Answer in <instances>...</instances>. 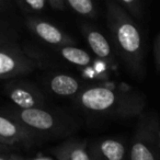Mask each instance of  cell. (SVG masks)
Segmentation results:
<instances>
[{
    "label": "cell",
    "mask_w": 160,
    "mask_h": 160,
    "mask_svg": "<svg viewBox=\"0 0 160 160\" xmlns=\"http://www.w3.org/2000/svg\"><path fill=\"white\" fill-rule=\"evenodd\" d=\"M10 160H25V159H23L22 157H18V156H12L10 158Z\"/></svg>",
    "instance_id": "cell-23"
},
{
    "label": "cell",
    "mask_w": 160,
    "mask_h": 160,
    "mask_svg": "<svg viewBox=\"0 0 160 160\" xmlns=\"http://www.w3.org/2000/svg\"><path fill=\"white\" fill-rule=\"evenodd\" d=\"M3 5V2H2V1H0V6H2Z\"/></svg>",
    "instance_id": "cell-25"
},
{
    "label": "cell",
    "mask_w": 160,
    "mask_h": 160,
    "mask_svg": "<svg viewBox=\"0 0 160 160\" xmlns=\"http://www.w3.org/2000/svg\"><path fill=\"white\" fill-rule=\"evenodd\" d=\"M128 160H160V118L156 113L144 112L138 118Z\"/></svg>",
    "instance_id": "cell-4"
},
{
    "label": "cell",
    "mask_w": 160,
    "mask_h": 160,
    "mask_svg": "<svg viewBox=\"0 0 160 160\" xmlns=\"http://www.w3.org/2000/svg\"><path fill=\"white\" fill-rule=\"evenodd\" d=\"M27 25L38 38L47 44L58 47L72 46V44H75V41L65 32L42 19L31 17L27 20Z\"/></svg>",
    "instance_id": "cell-8"
},
{
    "label": "cell",
    "mask_w": 160,
    "mask_h": 160,
    "mask_svg": "<svg viewBox=\"0 0 160 160\" xmlns=\"http://www.w3.org/2000/svg\"><path fill=\"white\" fill-rule=\"evenodd\" d=\"M67 6L76 13L83 17H93L96 7L91 0H66Z\"/></svg>",
    "instance_id": "cell-14"
},
{
    "label": "cell",
    "mask_w": 160,
    "mask_h": 160,
    "mask_svg": "<svg viewBox=\"0 0 160 160\" xmlns=\"http://www.w3.org/2000/svg\"><path fill=\"white\" fill-rule=\"evenodd\" d=\"M0 160H10L9 157H6L3 155H0Z\"/></svg>",
    "instance_id": "cell-24"
},
{
    "label": "cell",
    "mask_w": 160,
    "mask_h": 160,
    "mask_svg": "<svg viewBox=\"0 0 160 160\" xmlns=\"http://www.w3.org/2000/svg\"><path fill=\"white\" fill-rule=\"evenodd\" d=\"M6 116L20 123L23 127L35 134L38 138L66 136L71 133L73 122L60 114L47 111L44 108L20 110L17 108L7 110Z\"/></svg>",
    "instance_id": "cell-3"
},
{
    "label": "cell",
    "mask_w": 160,
    "mask_h": 160,
    "mask_svg": "<svg viewBox=\"0 0 160 160\" xmlns=\"http://www.w3.org/2000/svg\"><path fill=\"white\" fill-rule=\"evenodd\" d=\"M49 89L59 97H72L81 92V83L72 76L58 73L49 79Z\"/></svg>",
    "instance_id": "cell-12"
},
{
    "label": "cell",
    "mask_w": 160,
    "mask_h": 160,
    "mask_svg": "<svg viewBox=\"0 0 160 160\" xmlns=\"http://www.w3.org/2000/svg\"><path fill=\"white\" fill-rule=\"evenodd\" d=\"M0 138L13 145L18 142H33L40 139L35 134L8 116L0 115Z\"/></svg>",
    "instance_id": "cell-9"
},
{
    "label": "cell",
    "mask_w": 160,
    "mask_h": 160,
    "mask_svg": "<svg viewBox=\"0 0 160 160\" xmlns=\"http://www.w3.org/2000/svg\"><path fill=\"white\" fill-rule=\"evenodd\" d=\"M6 93L17 109L30 110L44 107V96L35 86L29 82L11 81L6 86Z\"/></svg>",
    "instance_id": "cell-6"
},
{
    "label": "cell",
    "mask_w": 160,
    "mask_h": 160,
    "mask_svg": "<svg viewBox=\"0 0 160 160\" xmlns=\"http://www.w3.org/2000/svg\"><path fill=\"white\" fill-rule=\"evenodd\" d=\"M18 5L23 11L40 12L47 7V0H22L18 1Z\"/></svg>",
    "instance_id": "cell-16"
},
{
    "label": "cell",
    "mask_w": 160,
    "mask_h": 160,
    "mask_svg": "<svg viewBox=\"0 0 160 160\" xmlns=\"http://www.w3.org/2000/svg\"><path fill=\"white\" fill-rule=\"evenodd\" d=\"M38 62L16 44L0 46V79H12L27 75L38 67Z\"/></svg>",
    "instance_id": "cell-5"
},
{
    "label": "cell",
    "mask_w": 160,
    "mask_h": 160,
    "mask_svg": "<svg viewBox=\"0 0 160 160\" xmlns=\"http://www.w3.org/2000/svg\"><path fill=\"white\" fill-rule=\"evenodd\" d=\"M0 144H1V145H7V146H12V145L10 144L9 142H7V140L1 139V138H0Z\"/></svg>",
    "instance_id": "cell-22"
},
{
    "label": "cell",
    "mask_w": 160,
    "mask_h": 160,
    "mask_svg": "<svg viewBox=\"0 0 160 160\" xmlns=\"http://www.w3.org/2000/svg\"><path fill=\"white\" fill-rule=\"evenodd\" d=\"M81 31H82V34L85 35L86 41H87L92 53L100 59L105 60L108 62H112V59H113L112 47L108 38L93 25L82 23Z\"/></svg>",
    "instance_id": "cell-10"
},
{
    "label": "cell",
    "mask_w": 160,
    "mask_h": 160,
    "mask_svg": "<svg viewBox=\"0 0 160 160\" xmlns=\"http://www.w3.org/2000/svg\"><path fill=\"white\" fill-rule=\"evenodd\" d=\"M122 8L133 19H142L144 17V3L140 0H118Z\"/></svg>",
    "instance_id": "cell-15"
},
{
    "label": "cell",
    "mask_w": 160,
    "mask_h": 160,
    "mask_svg": "<svg viewBox=\"0 0 160 160\" xmlns=\"http://www.w3.org/2000/svg\"><path fill=\"white\" fill-rule=\"evenodd\" d=\"M10 147H11V146H7V145H1V144H0V152H1V151L9 150Z\"/></svg>",
    "instance_id": "cell-20"
},
{
    "label": "cell",
    "mask_w": 160,
    "mask_h": 160,
    "mask_svg": "<svg viewBox=\"0 0 160 160\" xmlns=\"http://www.w3.org/2000/svg\"><path fill=\"white\" fill-rule=\"evenodd\" d=\"M55 160H91L89 144L85 140L70 139L52 149Z\"/></svg>",
    "instance_id": "cell-11"
},
{
    "label": "cell",
    "mask_w": 160,
    "mask_h": 160,
    "mask_svg": "<svg viewBox=\"0 0 160 160\" xmlns=\"http://www.w3.org/2000/svg\"><path fill=\"white\" fill-rule=\"evenodd\" d=\"M126 142L118 138H102L89 144L91 160H128Z\"/></svg>",
    "instance_id": "cell-7"
},
{
    "label": "cell",
    "mask_w": 160,
    "mask_h": 160,
    "mask_svg": "<svg viewBox=\"0 0 160 160\" xmlns=\"http://www.w3.org/2000/svg\"><path fill=\"white\" fill-rule=\"evenodd\" d=\"M107 21L113 46L126 70L138 80L146 75L144 36L134 19L114 0L107 1Z\"/></svg>",
    "instance_id": "cell-1"
},
{
    "label": "cell",
    "mask_w": 160,
    "mask_h": 160,
    "mask_svg": "<svg viewBox=\"0 0 160 160\" xmlns=\"http://www.w3.org/2000/svg\"><path fill=\"white\" fill-rule=\"evenodd\" d=\"M16 38V32L10 29L7 24L0 23V46L6 44H11Z\"/></svg>",
    "instance_id": "cell-17"
},
{
    "label": "cell",
    "mask_w": 160,
    "mask_h": 160,
    "mask_svg": "<svg viewBox=\"0 0 160 160\" xmlns=\"http://www.w3.org/2000/svg\"><path fill=\"white\" fill-rule=\"evenodd\" d=\"M75 101L78 107L87 113L114 120L139 118L147 104L146 97L140 92L103 86H94L81 90Z\"/></svg>",
    "instance_id": "cell-2"
},
{
    "label": "cell",
    "mask_w": 160,
    "mask_h": 160,
    "mask_svg": "<svg viewBox=\"0 0 160 160\" xmlns=\"http://www.w3.org/2000/svg\"><path fill=\"white\" fill-rule=\"evenodd\" d=\"M34 160H55V159H53V158H49V157H38V158H36V159H34Z\"/></svg>",
    "instance_id": "cell-21"
},
{
    "label": "cell",
    "mask_w": 160,
    "mask_h": 160,
    "mask_svg": "<svg viewBox=\"0 0 160 160\" xmlns=\"http://www.w3.org/2000/svg\"><path fill=\"white\" fill-rule=\"evenodd\" d=\"M58 52L62 56V58L68 62L76 66L86 67L92 62V58L89 53L81 48H78L75 46H62L58 47Z\"/></svg>",
    "instance_id": "cell-13"
},
{
    "label": "cell",
    "mask_w": 160,
    "mask_h": 160,
    "mask_svg": "<svg viewBox=\"0 0 160 160\" xmlns=\"http://www.w3.org/2000/svg\"><path fill=\"white\" fill-rule=\"evenodd\" d=\"M153 56H155L156 68L160 72V33L157 35L155 44H153Z\"/></svg>",
    "instance_id": "cell-19"
},
{
    "label": "cell",
    "mask_w": 160,
    "mask_h": 160,
    "mask_svg": "<svg viewBox=\"0 0 160 160\" xmlns=\"http://www.w3.org/2000/svg\"><path fill=\"white\" fill-rule=\"evenodd\" d=\"M47 7L57 11H65L68 6L66 0H47Z\"/></svg>",
    "instance_id": "cell-18"
}]
</instances>
